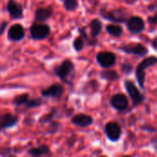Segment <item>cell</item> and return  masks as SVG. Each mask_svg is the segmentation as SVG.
Listing matches in <instances>:
<instances>
[{
  "mask_svg": "<svg viewBox=\"0 0 157 157\" xmlns=\"http://www.w3.org/2000/svg\"><path fill=\"white\" fill-rule=\"evenodd\" d=\"M157 64V56H149L144 58L141 63H138L135 69V77L138 82L140 88L144 89L145 83V70L151 66Z\"/></svg>",
  "mask_w": 157,
  "mask_h": 157,
  "instance_id": "cell-1",
  "label": "cell"
},
{
  "mask_svg": "<svg viewBox=\"0 0 157 157\" xmlns=\"http://www.w3.org/2000/svg\"><path fill=\"white\" fill-rule=\"evenodd\" d=\"M99 14L101 17H103L106 20H109L110 22L119 24V23H127L129 17H128V13L127 11L122 8H115L111 10H106V9H100Z\"/></svg>",
  "mask_w": 157,
  "mask_h": 157,
  "instance_id": "cell-2",
  "label": "cell"
},
{
  "mask_svg": "<svg viewBox=\"0 0 157 157\" xmlns=\"http://www.w3.org/2000/svg\"><path fill=\"white\" fill-rule=\"evenodd\" d=\"M74 70H75L74 63L69 59H65L60 64L56 65L53 68V73L63 83H69V77L73 74Z\"/></svg>",
  "mask_w": 157,
  "mask_h": 157,
  "instance_id": "cell-3",
  "label": "cell"
},
{
  "mask_svg": "<svg viewBox=\"0 0 157 157\" xmlns=\"http://www.w3.org/2000/svg\"><path fill=\"white\" fill-rule=\"evenodd\" d=\"M124 86L132 102L133 107H137L138 105H141L144 103L145 99V96L140 91V89L136 86V85L132 80L126 79L124 81Z\"/></svg>",
  "mask_w": 157,
  "mask_h": 157,
  "instance_id": "cell-4",
  "label": "cell"
},
{
  "mask_svg": "<svg viewBox=\"0 0 157 157\" xmlns=\"http://www.w3.org/2000/svg\"><path fill=\"white\" fill-rule=\"evenodd\" d=\"M30 37L34 40H41L46 39L51 33V27L46 23L35 22L29 28Z\"/></svg>",
  "mask_w": 157,
  "mask_h": 157,
  "instance_id": "cell-5",
  "label": "cell"
},
{
  "mask_svg": "<svg viewBox=\"0 0 157 157\" xmlns=\"http://www.w3.org/2000/svg\"><path fill=\"white\" fill-rule=\"evenodd\" d=\"M118 49L124 53L140 56V57H144V56L147 55V53H148V49L144 44L139 43V42L122 44Z\"/></svg>",
  "mask_w": 157,
  "mask_h": 157,
  "instance_id": "cell-6",
  "label": "cell"
},
{
  "mask_svg": "<svg viewBox=\"0 0 157 157\" xmlns=\"http://www.w3.org/2000/svg\"><path fill=\"white\" fill-rule=\"evenodd\" d=\"M96 60L100 67L104 69H109L110 67L115 65L117 58L115 53H113L112 52L102 51L98 52L96 54Z\"/></svg>",
  "mask_w": 157,
  "mask_h": 157,
  "instance_id": "cell-7",
  "label": "cell"
},
{
  "mask_svg": "<svg viewBox=\"0 0 157 157\" xmlns=\"http://www.w3.org/2000/svg\"><path fill=\"white\" fill-rule=\"evenodd\" d=\"M127 29L132 33V34H140L142 33L144 29H145V22L144 20L138 16H132L130 17L127 23Z\"/></svg>",
  "mask_w": 157,
  "mask_h": 157,
  "instance_id": "cell-8",
  "label": "cell"
},
{
  "mask_svg": "<svg viewBox=\"0 0 157 157\" xmlns=\"http://www.w3.org/2000/svg\"><path fill=\"white\" fill-rule=\"evenodd\" d=\"M25 35H26V32H25L24 27L21 24L16 23V24L11 25L9 29H7L6 38L9 41L17 42V41L22 40Z\"/></svg>",
  "mask_w": 157,
  "mask_h": 157,
  "instance_id": "cell-9",
  "label": "cell"
},
{
  "mask_svg": "<svg viewBox=\"0 0 157 157\" xmlns=\"http://www.w3.org/2000/svg\"><path fill=\"white\" fill-rule=\"evenodd\" d=\"M6 11L12 19H21L24 16V8L21 4L16 0H8L6 3Z\"/></svg>",
  "mask_w": 157,
  "mask_h": 157,
  "instance_id": "cell-10",
  "label": "cell"
},
{
  "mask_svg": "<svg viewBox=\"0 0 157 157\" xmlns=\"http://www.w3.org/2000/svg\"><path fill=\"white\" fill-rule=\"evenodd\" d=\"M104 131L107 135V138L113 143L118 142L121 136V128L120 124L115 121H110L107 123Z\"/></svg>",
  "mask_w": 157,
  "mask_h": 157,
  "instance_id": "cell-11",
  "label": "cell"
},
{
  "mask_svg": "<svg viewBox=\"0 0 157 157\" xmlns=\"http://www.w3.org/2000/svg\"><path fill=\"white\" fill-rule=\"evenodd\" d=\"M109 103L111 107L117 111H124L129 107V99L122 93H118V94L113 95L110 98Z\"/></svg>",
  "mask_w": 157,
  "mask_h": 157,
  "instance_id": "cell-12",
  "label": "cell"
},
{
  "mask_svg": "<svg viewBox=\"0 0 157 157\" xmlns=\"http://www.w3.org/2000/svg\"><path fill=\"white\" fill-rule=\"evenodd\" d=\"M64 93V86L59 83H55L51 85L45 89L41 90V96L44 98H52L59 99Z\"/></svg>",
  "mask_w": 157,
  "mask_h": 157,
  "instance_id": "cell-13",
  "label": "cell"
},
{
  "mask_svg": "<svg viewBox=\"0 0 157 157\" xmlns=\"http://www.w3.org/2000/svg\"><path fill=\"white\" fill-rule=\"evenodd\" d=\"M53 14V8L52 6L46 7H37L34 12V20L36 22L44 23Z\"/></svg>",
  "mask_w": 157,
  "mask_h": 157,
  "instance_id": "cell-14",
  "label": "cell"
},
{
  "mask_svg": "<svg viewBox=\"0 0 157 157\" xmlns=\"http://www.w3.org/2000/svg\"><path fill=\"white\" fill-rule=\"evenodd\" d=\"M72 123L81 128L89 127L93 124V118L85 113H78L72 118Z\"/></svg>",
  "mask_w": 157,
  "mask_h": 157,
  "instance_id": "cell-15",
  "label": "cell"
},
{
  "mask_svg": "<svg viewBox=\"0 0 157 157\" xmlns=\"http://www.w3.org/2000/svg\"><path fill=\"white\" fill-rule=\"evenodd\" d=\"M18 118L11 113H4L0 118V129L1 131L10 129L17 124Z\"/></svg>",
  "mask_w": 157,
  "mask_h": 157,
  "instance_id": "cell-16",
  "label": "cell"
},
{
  "mask_svg": "<svg viewBox=\"0 0 157 157\" xmlns=\"http://www.w3.org/2000/svg\"><path fill=\"white\" fill-rule=\"evenodd\" d=\"M103 28V23L98 18H93L89 22V29H90V37L93 39H97L98 36L101 33Z\"/></svg>",
  "mask_w": 157,
  "mask_h": 157,
  "instance_id": "cell-17",
  "label": "cell"
},
{
  "mask_svg": "<svg viewBox=\"0 0 157 157\" xmlns=\"http://www.w3.org/2000/svg\"><path fill=\"white\" fill-rule=\"evenodd\" d=\"M106 31L112 37L119 38L123 34V28L116 23H110L106 26Z\"/></svg>",
  "mask_w": 157,
  "mask_h": 157,
  "instance_id": "cell-18",
  "label": "cell"
},
{
  "mask_svg": "<svg viewBox=\"0 0 157 157\" xmlns=\"http://www.w3.org/2000/svg\"><path fill=\"white\" fill-rule=\"evenodd\" d=\"M28 154L33 157H40L42 155H50L51 151L47 145H40L39 147H35V148L29 150Z\"/></svg>",
  "mask_w": 157,
  "mask_h": 157,
  "instance_id": "cell-19",
  "label": "cell"
},
{
  "mask_svg": "<svg viewBox=\"0 0 157 157\" xmlns=\"http://www.w3.org/2000/svg\"><path fill=\"white\" fill-rule=\"evenodd\" d=\"M99 76L109 82H114L117 81L120 78L119 74L115 71V70H111V69H108V70H104L102 72L99 73Z\"/></svg>",
  "mask_w": 157,
  "mask_h": 157,
  "instance_id": "cell-20",
  "label": "cell"
},
{
  "mask_svg": "<svg viewBox=\"0 0 157 157\" xmlns=\"http://www.w3.org/2000/svg\"><path fill=\"white\" fill-rule=\"evenodd\" d=\"M78 32H79L80 35L85 39L86 45H88V46H96V45L98 43V41L97 39H93L92 37H88V36H87V34H86V28H85V27L79 28V29H78Z\"/></svg>",
  "mask_w": 157,
  "mask_h": 157,
  "instance_id": "cell-21",
  "label": "cell"
},
{
  "mask_svg": "<svg viewBox=\"0 0 157 157\" xmlns=\"http://www.w3.org/2000/svg\"><path fill=\"white\" fill-rule=\"evenodd\" d=\"M29 94H21V95H18L17 97H15L12 100V103L18 107V106H22V105H26V103L29 101Z\"/></svg>",
  "mask_w": 157,
  "mask_h": 157,
  "instance_id": "cell-22",
  "label": "cell"
},
{
  "mask_svg": "<svg viewBox=\"0 0 157 157\" xmlns=\"http://www.w3.org/2000/svg\"><path fill=\"white\" fill-rule=\"evenodd\" d=\"M56 114H57V109L53 108L49 113H47L46 115H43L41 118H40L39 123H40V124H42V123H50L51 121H52V119L55 117Z\"/></svg>",
  "mask_w": 157,
  "mask_h": 157,
  "instance_id": "cell-23",
  "label": "cell"
},
{
  "mask_svg": "<svg viewBox=\"0 0 157 157\" xmlns=\"http://www.w3.org/2000/svg\"><path fill=\"white\" fill-rule=\"evenodd\" d=\"M86 44V40H85V39H84L81 35H79L78 37H76V38L74 40V41H73V47H74V49H75L76 52L82 51V50L84 49V47H85Z\"/></svg>",
  "mask_w": 157,
  "mask_h": 157,
  "instance_id": "cell-24",
  "label": "cell"
},
{
  "mask_svg": "<svg viewBox=\"0 0 157 157\" xmlns=\"http://www.w3.org/2000/svg\"><path fill=\"white\" fill-rule=\"evenodd\" d=\"M63 5L66 11H74L76 10L78 7L77 0H63Z\"/></svg>",
  "mask_w": 157,
  "mask_h": 157,
  "instance_id": "cell-25",
  "label": "cell"
},
{
  "mask_svg": "<svg viewBox=\"0 0 157 157\" xmlns=\"http://www.w3.org/2000/svg\"><path fill=\"white\" fill-rule=\"evenodd\" d=\"M42 104V99L40 98H29V101L26 103V108L27 109H34L38 108Z\"/></svg>",
  "mask_w": 157,
  "mask_h": 157,
  "instance_id": "cell-26",
  "label": "cell"
},
{
  "mask_svg": "<svg viewBox=\"0 0 157 157\" xmlns=\"http://www.w3.org/2000/svg\"><path fill=\"white\" fill-rule=\"evenodd\" d=\"M121 69L122 71V73L126 75H131L132 73V70H133V65L131 63H122L121 65Z\"/></svg>",
  "mask_w": 157,
  "mask_h": 157,
  "instance_id": "cell-27",
  "label": "cell"
},
{
  "mask_svg": "<svg viewBox=\"0 0 157 157\" xmlns=\"http://www.w3.org/2000/svg\"><path fill=\"white\" fill-rule=\"evenodd\" d=\"M58 128H59V124L55 121H51L50 122V126H49V133H54L58 131Z\"/></svg>",
  "mask_w": 157,
  "mask_h": 157,
  "instance_id": "cell-28",
  "label": "cell"
},
{
  "mask_svg": "<svg viewBox=\"0 0 157 157\" xmlns=\"http://www.w3.org/2000/svg\"><path fill=\"white\" fill-rule=\"evenodd\" d=\"M147 22L150 24V25H155L157 26V12H155L154 15L152 16H149L148 18H147Z\"/></svg>",
  "mask_w": 157,
  "mask_h": 157,
  "instance_id": "cell-29",
  "label": "cell"
},
{
  "mask_svg": "<svg viewBox=\"0 0 157 157\" xmlns=\"http://www.w3.org/2000/svg\"><path fill=\"white\" fill-rule=\"evenodd\" d=\"M1 155H2V157H17L15 155H13V154L11 153L10 149H8V148L3 149Z\"/></svg>",
  "mask_w": 157,
  "mask_h": 157,
  "instance_id": "cell-30",
  "label": "cell"
},
{
  "mask_svg": "<svg viewBox=\"0 0 157 157\" xmlns=\"http://www.w3.org/2000/svg\"><path fill=\"white\" fill-rule=\"evenodd\" d=\"M6 27H7V22L6 21H2L1 26H0V34L1 35L5 32V30L6 29Z\"/></svg>",
  "mask_w": 157,
  "mask_h": 157,
  "instance_id": "cell-31",
  "label": "cell"
},
{
  "mask_svg": "<svg viewBox=\"0 0 157 157\" xmlns=\"http://www.w3.org/2000/svg\"><path fill=\"white\" fill-rule=\"evenodd\" d=\"M147 9H148L149 11H155V10H156L157 1L154 2V3H152V4H151V5H149V6H147Z\"/></svg>",
  "mask_w": 157,
  "mask_h": 157,
  "instance_id": "cell-32",
  "label": "cell"
},
{
  "mask_svg": "<svg viewBox=\"0 0 157 157\" xmlns=\"http://www.w3.org/2000/svg\"><path fill=\"white\" fill-rule=\"evenodd\" d=\"M152 46H153V48H154L155 50H156L157 51V35L152 40Z\"/></svg>",
  "mask_w": 157,
  "mask_h": 157,
  "instance_id": "cell-33",
  "label": "cell"
},
{
  "mask_svg": "<svg viewBox=\"0 0 157 157\" xmlns=\"http://www.w3.org/2000/svg\"><path fill=\"white\" fill-rule=\"evenodd\" d=\"M152 143H153V144H154L155 148L157 150V138H154V139H152Z\"/></svg>",
  "mask_w": 157,
  "mask_h": 157,
  "instance_id": "cell-34",
  "label": "cell"
},
{
  "mask_svg": "<svg viewBox=\"0 0 157 157\" xmlns=\"http://www.w3.org/2000/svg\"><path fill=\"white\" fill-rule=\"evenodd\" d=\"M122 157H133V156H132V155H125V156H122Z\"/></svg>",
  "mask_w": 157,
  "mask_h": 157,
  "instance_id": "cell-35",
  "label": "cell"
},
{
  "mask_svg": "<svg viewBox=\"0 0 157 157\" xmlns=\"http://www.w3.org/2000/svg\"><path fill=\"white\" fill-rule=\"evenodd\" d=\"M98 157H108V156H106V155H102V156H98Z\"/></svg>",
  "mask_w": 157,
  "mask_h": 157,
  "instance_id": "cell-36",
  "label": "cell"
}]
</instances>
